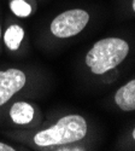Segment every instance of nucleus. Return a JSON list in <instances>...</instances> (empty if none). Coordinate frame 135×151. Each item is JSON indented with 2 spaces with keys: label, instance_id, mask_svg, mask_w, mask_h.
<instances>
[{
  "label": "nucleus",
  "instance_id": "9",
  "mask_svg": "<svg viewBox=\"0 0 135 151\" xmlns=\"http://www.w3.org/2000/svg\"><path fill=\"white\" fill-rule=\"evenodd\" d=\"M16 149H14L12 146L4 144V143H0V151H15Z\"/></svg>",
  "mask_w": 135,
  "mask_h": 151
},
{
  "label": "nucleus",
  "instance_id": "1",
  "mask_svg": "<svg viewBox=\"0 0 135 151\" xmlns=\"http://www.w3.org/2000/svg\"><path fill=\"white\" fill-rule=\"evenodd\" d=\"M129 45L119 37H106L96 41L86 55V65L92 73L101 75L119 65L128 56Z\"/></svg>",
  "mask_w": 135,
  "mask_h": 151
},
{
  "label": "nucleus",
  "instance_id": "7",
  "mask_svg": "<svg viewBox=\"0 0 135 151\" xmlns=\"http://www.w3.org/2000/svg\"><path fill=\"white\" fill-rule=\"evenodd\" d=\"M24 37V30L18 24H12L10 26L5 34H4V41L5 45L7 46L9 50L11 51H17L21 46V42Z\"/></svg>",
  "mask_w": 135,
  "mask_h": 151
},
{
  "label": "nucleus",
  "instance_id": "6",
  "mask_svg": "<svg viewBox=\"0 0 135 151\" xmlns=\"http://www.w3.org/2000/svg\"><path fill=\"white\" fill-rule=\"evenodd\" d=\"M10 117L16 124H28L34 119V108L26 102H17L10 109Z\"/></svg>",
  "mask_w": 135,
  "mask_h": 151
},
{
  "label": "nucleus",
  "instance_id": "8",
  "mask_svg": "<svg viewBox=\"0 0 135 151\" xmlns=\"http://www.w3.org/2000/svg\"><path fill=\"white\" fill-rule=\"evenodd\" d=\"M10 9L17 17H28L31 14V6L26 0H11Z\"/></svg>",
  "mask_w": 135,
  "mask_h": 151
},
{
  "label": "nucleus",
  "instance_id": "2",
  "mask_svg": "<svg viewBox=\"0 0 135 151\" xmlns=\"http://www.w3.org/2000/svg\"><path fill=\"white\" fill-rule=\"evenodd\" d=\"M87 122L80 115H66L59 119L50 128L35 134L34 143L38 146H54L75 143L87 134Z\"/></svg>",
  "mask_w": 135,
  "mask_h": 151
},
{
  "label": "nucleus",
  "instance_id": "5",
  "mask_svg": "<svg viewBox=\"0 0 135 151\" xmlns=\"http://www.w3.org/2000/svg\"><path fill=\"white\" fill-rule=\"evenodd\" d=\"M115 102L117 106L123 111L135 110V80L129 81L117 90L115 94Z\"/></svg>",
  "mask_w": 135,
  "mask_h": 151
},
{
  "label": "nucleus",
  "instance_id": "3",
  "mask_svg": "<svg viewBox=\"0 0 135 151\" xmlns=\"http://www.w3.org/2000/svg\"><path fill=\"white\" fill-rule=\"evenodd\" d=\"M89 22V14L81 9H72L59 14L51 23V33L60 39L75 36Z\"/></svg>",
  "mask_w": 135,
  "mask_h": 151
},
{
  "label": "nucleus",
  "instance_id": "10",
  "mask_svg": "<svg viewBox=\"0 0 135 151\" xmlns=\"http://www.w3.org/2000/svg\"><path fill=\"white\" fill-rule=\"evenodd\" d=\"M133 10H134V12H135V0H133Z\"/></svg>",
  "mask_w": 135,
  "mask_h": 151
},
{
  "label": "nucleus",
  "instance_id": "4",
  "mask_svg": "<svg viewBox=\"0 0 135 151\" xmlns=\"http://www.w3.org/2000/svg\"><path fill=\"white\" fill-rule=\"evenodd\" d=\"M27 82V76L22 70L11 68L5 71L0 70V106L6 104Z\"/></svg>",
  "mask_w": 135,
  "mask_h": 151
},
{
  "label": "nucleus",
  "instance_id": "12",
  "mask_svg": "<svg viewBox=\"0 0 135 151\" xmlns=\"http://www.w3.org/2000/svg\"><path fill=\"white\" fill-rule=\"evenodd\" d=\"M0 37H1V27H0Z\"/></svg>",
  "mask_w": 135,
  "mask_h": 151
},
{
  "label": "nucleus",
  "instance_id": "11",
  "mask_svg": "<svg viewBox=\"0 0 135 151\" xmlns=\"http://www.w3.org/2000/svg\"><path fill=\"white\" fill-rule=\"evenodd\" d=\"M133 138H134V140H135V128H134V131H133Z\"/></svg>",
  "mask_w": 135,
  "mask_h": 151
}]
</instances>
